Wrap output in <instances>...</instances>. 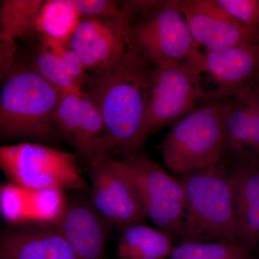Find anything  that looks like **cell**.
<instances>
[{"label":"cell","instance_id":"27","mask_svg":"<svg viewBox=\"0 0 259 259\" xmlns=\"http://www.w3.org/2000/svg\"><path fill=\"white\" fill-rule=\"evenodd\" d=\"M16 44L13 37L0 32V78L5 80L14 64Z\"/></svg>","mask_w":259,"mask_h":259},{"label":"cell","instance_id":"9","mask_svg":"<svg viewBox=\"0 0 259 259\" xmlns=\"http://www.w3.org/2000/svg\"><path fill=\"white\" fill-rule=\"evenodd\" d=\"M92 202L113 226L123 231L146 221L137 191L119 159L99 155L87 165Z\"/></svg>","mask_w":259,"mask_h":259},{"label":"cell","instance_id":"13","mask_svg":"<svg viewBox=\"0 0 259 259\" xmlns=\"http://www.w3.org/2000/svg\"><path fill=\"white\" fill-rule=\"evenodd\" d=\"M234 190L238 242L251 254L259 248V153L224 156Z\"/></svg>","mask_w":259,"mask_h":259},{"label":"cell","instance_id":"3","mask_svg":"<svg viewBox=\"0 0 259 259\" xmlns=\"http://www.w3.org/2000/svg\"><path fill=\"white\" fill-rule=\"evenodd\" d=\"M0 96V135L5 139L47 142L56 131L54 115L62 94L31 66H14Z\"/></svg>","mask_w":259,"mask_h":259},{"label":"cell","instance_id":"16","mask_svg":"<svg viewBox=\"0 0 259 259\" xmlns=\"http://www.w3.org/2000/svg\"><path fill=\"white\" fill-rule=\"evenodd\" d=\"M0 259H79L56 226L28 223L5 230Z\"/></svg>","mask_w":259,"mask_h":259},{"label":"cell","instance_id":"2","mask_svg":"<svg viewBox=\"0 0 259 259\" xmlns=\"http://www.w3.org/2000/svg\"><path fill=\"white\" fill-rule=\"evenodd\" d=\"M186 209L178 243H238L233 182L226 160L189 172L180 179Z\"/></svg>","mask_w":259,"mask_h":259},{"label":"cell","instance_id":"25","mask_svg":"<svg viewBox=\"0 0 259 259\" xmlns=\"http://www.w3.org/2000/svg\"><path fill=\"white\" fill-rule=\"evenodd\" d=\"M218 4L238 21L259 30V0H217Z\"/></svg>","mask_w":259,"mask_h":259},{"label":"cell","instance_id":"5","mask_svg":"<svg viewBox=\"0 0 259 259\" xmlns=\"http://www.w3.org/2000/svg\"><path fill=\"white\" fill-rule=\"evenodd\" d=\"M0 167L8 182L25 190L65 192L87 187L76 154L41 143L27 141L2 146Z\"/></svg>","mask_w":259,"mask_h":259},{"label":"cell","instance_id":"15","mask_svg":"<svg viewBox=\"0 0 259 259\" xmlns=\"http://www.w3.org/2000/svg\"><path fill=\"white\" fill-rule=\"evenodd\" d=\"M79 259H108L107 243L113 225L97 210L91 198L68 199L64 215L56 226Z\"/></svg>","mask_w":259,"mask_h":259},{"label":"cell","instance_id":"26","mask_svg":"<svg viewBox=\"0 0 259 259\" xmlns=\"http://www.w3.org/2000/svg\"><path fill=\"white\" fill-rule=\"evenodd\" d=\"M81 18H110L122 14V8L112 0H69Z\"/></svg>","mask_w":259,"mask_h":259},{"label":"cell","instance_id":"19","mask_svg":"<svg viewBox=\"0 0 259 259\" xmlns=\"http://www.w3.org/2000/svg\"><path fill=\"white\" fill-rule=\"evenodd\" d=\"M42 0H3L0 4V32L15 40L35 31Z\"/></svg>","mask_w":259,"mask_h":259},{"label":"cell","instance_id":"28","mask_svg":"<svg viewBox=\"0 0 259 259\" xmlns=\"http://www.w3.org/2000/svg\"><path fill=\"white\" fill-rule=\"evenodd\" d=\"M232 96H237L241 98L251 112L255 126H256L257 131H258V152L259 153V83Z\"/></svg>","mask_w":259,"mask_h":259},{"label":"cell","instance_id":"12","mask_svg":"<svg viewBox=\"0 0 259 259\" xmlns=\"http://www.w3.org/2000/svg\"><path fill=\"white\" fill-rule=\"evenodd\" d=\"M56 131L88 165L102 155L105 124L93 99L83 91L62 95L54 115Z\"/></svg>","mask_w":259,"mask_h":259},{"label":"cell","instance_id":"21","mask_svg":"<svg viewBox=\"0 0 259 259\" xmlns=\"http://www.w3.org/2000/svg\"><path fill=\"white\" fill-rule=\"evenodd\" d=\"M30 66L62 95L83 91V87L70 76L61 61L40 47L34 54Z\"/></svg>","mask_w":259,"mask_h":259},{"label":"cell","instance_id":"22","mask_svg":"<svg viewBox=\"0 0 259 259\" xmlns=\"http://www.w3.org/2000/svg\"><path fill=\"white\" fill-rule=\"evenodd\" d=\"M67 201L64 191L56 189L30 191L29 206L31 223L57 226L64 215Z\"/></svg>","mask_w":259,"mask_h":259},{"label":"cell","instance_id":"10","mask_svg":"<svg viewBox=\"0 0 259 259\" xmlns=\"http://www.w3.org/2000/svg\"><path fill=\"white\" fill-rule=\"evenodd\" d=\"M110 18H82L70 46L90 74L111 69L122 59L132 44V20L125 8Z\"/></svg>","mask_w":259,"mask_h":259},{"label":"cell","instance_id":"14","mask_svg":"<svg viewBox=\"0 0 259 259\" xmlns=\"http://www.w3.org/2000/svg\"><path fill=\"white\" fill-rule=\"evenodd\" d=\"M200 68L215 83L208 96L225 98L259 83V44L206 50Z\"/></svg>","mask_w":259,"mask_h":259},{"label":"cell","instance_id":"6","mask_svg":"<svg viewBox=\"0 0 259 259\" xmlns=\"http://www.w3.org/2000/svg\"><path fill=\"white\" fill-rule=\"evenodd\" d=\"M199 65L192 61H166L154 66L151 74L144 136L176 123L207 97L200 83Z\"/></svg>","mask_w":259,"mask_h":259},{"label":"cell","instance_id":"8","mask_svg":"<svg viewBox=\"0 0 259 259\" xmlns=\"http://www.w3.org/2000/svg\"><path fill=\"white\" fill-rule=\"evenodd\" d=\"M119 161L134 183L146 217L158 229L178 240L186 209L180 179L146 156L134 154Z\"/></svg>","mask_w":259,"mask_h":259},{"label":"cell","instance_id":"23","mask_svg":"<svg viewBox=\"0 0 259 259\" xmlns=\"http://www.w3.org/2000/svg\"><path fill=\"white\" fill-rule=\"evenodd\" d=\"M29 192L30 191L12 182L2 184L0 187L2 217L12 226L31 223Z\"/></svg>","mask_w":259,"mask_h":259},{"label":"cell","instance_id":"24","mask_svg":"<svg viewBox=\"0 0 259 259\" xmlns=\"http://www.w3.org/2000/svg\"><path fill=\"white\" fill-rule=\"evenodd\" d=\"M40 47L58 58L70 76L83 87L88 73L70 44L40 35Z\"/></svg>","mask_w":259,"mask_h":259},{"label":"cell","instance_id":"17","mask_svg":"<svg viewBox=\"0 0 259 259\" xmlns=\"http://www.w3.org/2000/svg\"><path fill=\"white\" fill-rule=\"evenodd\" d=\"M174 247L169 235L140 223L122 231L117 256L118 259H168Z\"/></svg>","mask_w":259,"mask_h":259},{"label":"cell","instance_id":"18","mask_svg":"<svg viewBox=\"0 0 259 259\" xmlns=\"http://www.w3.org/2000/svg\"><path fill=\"white\" fill-rule=\"evenodd\" d=\"M81 19L69 0H47L39 13L35 31L40 35L69 44Z\"/></svg>","mask_w":259,"mask_h":259},{"label":"cell","instance_id":"20","mask_svg":"<svg viewBox=\"0 0 259 259\" xmlns=\"http://www.w3.org/2000/svg\"><path fill=\"white\" fill-rule=\"evenodd\" d=\"M168 259H252L238 243L229 241L180 242Z\"/></svg>","mask_w":259,"mask_h":259},{"label":"cell","instance_id":"1","mask_svg":"<svg viewBox=\"0 0 259 259\" xmlns=\"http://www.w3.org/2000/svg\"><path fill=\"white\" fill-rule=\"evenodd\" d=\"M151 64L132 42L115 66L88 74L83 91L96 103L105 124L102 155L127 157L136 154L146 141Z\"/></svg>","mask_w":259,"mask_h":259},{"label":"cell","instance_id":"7","mask_svg":"<svg viewBox=\"0 0 259 259\" xmlns=\"http://www.w3.org/2000/svg\"><path fill=\"white\" fill-rule=\"evenodd\" d=\"M132 25V41L156 66L166 61H197L202 56L180 8V1H157Z\"/></svg>","mask_w":259,"mask_h":259},{"label":"cell","instance_id":"4","mask_svg":"<svg viewBox=\"0 0 259 259\" xmlns=\"http://www.w3.org/2000/svg\"><path fill=\"white\" fill-rule=\"evenodd\" d=\"M207 100L177 121L163 140V161L176 175L212 166L226 154L223 100L208 96Z\"/></svg>","mask_w":259,"mask_h":259},{"label":"cell","instance_id":"11","mask_svg":"<svg viewBox=\"0 0 259 259\" xmlns=\"http://www.w3.org/2000/svg\"><path fill=\"white\" fill-rule=\"evenodd\" d=\"M180 8L194 41L206 50L259 44V30L243 25L217 0H185Z\"/></svg>","mask_w":259,"mask_h":259}]
</instances>
